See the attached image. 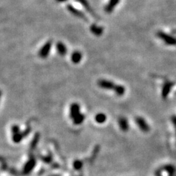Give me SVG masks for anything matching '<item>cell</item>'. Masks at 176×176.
Listing matches in <instances>:
<instances>
[{
    "label": "cell",
    "mask_w": 176,
    "mask_h": 176,
    "mask_svg": "<svg viewBox=\"0 0 176 176\" xmlns=\"http://www.w3.org/2000/svg\"><path fill=\"white\" fill-rule=\"evenodd\" d=\"M67 9L68 11L72 14H73L74 16L79 18V19H82V20L85 21L86 22H89V20L88 19V17L86 16V14L83 13H82L81 11L77 9L74 7L73 5H72L71 4H68L67 5Z\"/></svg>",
    "instance_id": "1"
},
{
    "label": "cell",
    "mask_w": 176,
    "mask_h": 176,
    "mask_svg": "<svg viewBox=\"0 0 176 176\" xmlns=\"http://www.w3.org/2000/svg\"><path fill=\"white\" fill-rule=\"evenodd\" d=\"M52 46V41L51 40L48 41L44 45L41 47L39 52H38V56L42 59H45L48 56L49 53L51 50Z\"/></svg>",
    "instance_id": "2"
},
{
    "label": "cell",
    "mask_w": 176,
    "mask_h": 176,
    "mask_svg": "<svg viewBox=\"0 0 176 176\" xmlns=\"http://www.w3.org/2000/svg\"><path fill=\"white\" fill-rule=\"evenodd\" d=\"M97 85L99 88L106 89V90H113L114 91L116 86L115 83H114L111 80H106V79H100L97 81Z\"/></svg>",
    "instance_id": "3"
},
{
    "label": "cell",
    "mask_w": 176,
    "mask_h": 176,
    "mask_svg": "<svg viewBox=\"0 0 176 176\" xmlns=\"http://www.w3.org/2000/svg\"><path fill=\"white\" fill-rule=\"evenodd\" d=\"M135 122L139 129L144 133H148L150 130V127L144 118L138 116L135 118Z\"/></svg>",
    "instance_id": "4"
},
{
    "label": "cell",
    "mask_w": 176,
    "mask_h": 176,
    "mask_svg": "<svg viewBox=\"0 0 176 176\" xmlns=\"http://www.w3.org/2000/svg\"><path fill=\"white\" fill-rule=\"evenodd\" d=\"M157 35L161 39L165 41V43L168 45H176V38L174 37L170 36L169 35L162 31L158 32Z\"/></svg>",
    "instance_id": "5"
},
{
    "label": "cell",
    "mask_w": 176,
    "mask_h": 176,
    "mask_svg": "<svg viewBox=\"0 0 176 176\" xmlns=\"http://www.w3.org/2000/svg\"><path fill=\"white\" fill-rule=\"evenodd\" d=\"M35 165H36V160L33 157L31 156L28 160V162L26 163L24 167L23 172L26 174H29L33 170V169L35 168Z\"/></svg>",
    "instance_id": "6"
},
{
    "label": "cell",
    "mask_w": 176,
    "mask_h": 176,
    "mask_svg": "<svg viewBox=\"0 0 176 176\" xmlns=\"http://www.w3.org/2000/svg\"><path fill=\"white\" fill-rule=\"evenodd\" d=\"M75 1L80 3V4L85 8V9L87 11L88 13L90 14L93 18H95V19H96L97 20L98 19V16L97 15V14L95 13V11H93V9L91 8L90 5H89V2L88 1V0H75Z\"/></svg>",
    "instance_id": "7"
},
{
    "label": "cell",
    "mask_w": 176,
    "mask_h": 176,
    "mask_svg": "<svg viewBox=\"0 0 176 176\" xmlns=\"http://www.w3.org/2000/svg\"><path fill=\"white\" fill-rule=\"evenodd\" d=\"M70 118L71 119H73L76 118L77 115H78L80 113V104L76 103H74L72 104H71L70 106Z\"/></svg>",
    "instance_id": "8"
},
{
    "label": "cell",
    "mask_w": 176,
    "mask_h": 176,
    "mask_svg": "<svg viewBox=\"0 0 176 176\" xmlns=\"http://www.w3.org/2000/svg\"><path fill=\"white\" fill-rule=\"evenodd\" d=\"M118 125L120 129L123 132H127L129 129V122L127 119L125 117H121L118 119Z\"/></svg>",
    "instance_id": "9"
},
{
    "label": "cell",
    "mask_w": 176,
    "mask_h": 176,
    "mask_svg": "<svg viewBox=\"0 0 176 176\" xmlns=\"http://www.w3.org/2000/svg\"><path fill=\"white\" fill-rule=\"evenodd\" d=\"M28 131L29 130L28 129L27 130H26L25 132H21V131H20L19 133L12 135V139H13V141L14 143H16V144H19V143H20L23 140L24 137L25 136V135L28 133Z\"/></svg>",
    "instance_id": "10"
},
{
    "label": "cell",
    "mask_w": 176,
    "mask_h": 176,
    "mask_svg": "<svg viewBox=\"0 0 176 176\" xmlns=\"http://www.w3.org/2000/svg\"><path fill=\"white\" fill-rule=\"evenodd\" d=\"M90 31L95 36L99 37L103 33L104 29L103 27L98 26L97 24H93L90 26Z\"/></svg>",
    "instance_id": "11"
},
{
    "label": "cell",
    "mask_w": 176,
    "mask_h": 176,
    "mask_svg": "<svg viewBox=\"0 0 176 176\" xmlns=\"http://www.w3.org/2000/svg\"><path fill=\"white\" fill-rule=\"evenodd\" d=\"M120 0H109L108 4L106 5L104 10L108 13H111L114 10L115 7L118 5Z\"/></svg>",
    "instance_id": "12"
},
{
    "label": "cell",
    "mask_w": 176,
    "mask_h": 176,
    "mask_svg": "<svg viewBox=\"0 0 176 176\" xmlns=\"http://www.w3.org/2000/svg\"><path fill=\"white\" fill-rule=\"evenodd\" d=\"M82 53L79 51H77V50L73 52L71 56V61H72V62L74 64L79 63L80 61L82 60Z\"/></svg>",
    "instance_id": "13"
},
{
    "label": "cell",
    "mask_w": 176,
    "mask_h": 176,
    "mask_svg": "<svg viewBox=\"0 0 176 176\" xmlns=\"http://www.w3.org/2000/svg\"><path fill=\"white\" fill-rule=\"evenodd\" d=\"M56 50H57L59 54L62 56L66 54L67 52L66 46H65V44L63 43H62V42H58V43L56 44Z\"/></svg>",
    "instance_id": "14"
},
{
    "label": "cell",
    "mask_w": 176,
    "mask_h": 176,
    "mask_svg": "<svg viewBox=\"0 0 176 176\" xmlns=\"http://www.w3.org/2000/svg\"><path fill=\"white\" fill-rule=\"evenodd\" d=\"M163 170L168 173V176H175L176 175V168L172 165H166L162 167Z\"/></svg>",
    "instance_id": "15"
},
{
    "label": "cell",
    "mask_w": 176,
    "mask_h": 176,
    "mask_svg": "<svg viewBox=\"0 0 176 176\" xmlns=\"http://www.w3.org/2000/svg\"><path fill=\"white\" fill-rule=\"evenodd\" d=\"M172 85L173 84L172 83L167 82L165 83V86H163L162 92V97L164 99H165V98H166V97H168L169 92L170 91V89H171Z\"/></svg>",
    "instance_id": "16"
},
{
    "label": "cell",
    "mask_w": 176,
    "mask_h": 176,
    "mask_svg": "<svg viewBox=\"0 0 176 176\" xmlns=\"http://www.w3.org/2000/svg\"><path fill=\"white\" fill-rule=\"evenodd\" d=\"M107 119L106 115L104 113H98V114L95 115V120L98 124H103L105 123Z\"/></svg>",
    "instance_id": "17"
},
{
    "label": "cell",
    "mask_w": 176,
    "mask_h": 176,
    "mask_svg": "<svg viewBox=\"0 0 176 176\" xmlns=\"http://www.w3.org/2000/svg\"><path fill=\"white\" fill-rule=\"evenodd\" d=\"M115 93L118 95V96H123V95L125 93V88L123 86L119 85V84H116V86L115 88L114 91Z\"/></svg>",
    "instance_id": "18"
},
{
    "label": "cell",
    "mask_w": 176,
    "mask_h": 176,
    "mask_svg": "<svg viewBox=\"0 0 176 176\" xmlns=\"http://www.w3.org/2000/svg\"><path fill=\"white\" fill-rule=\"evenodd\" d=\"M85 120V115L82 114V113H80V114L77 115L76 118H74L73 119V122L74 125H81L83 121Z\"/></svg>",
    "instance_id": "19"
},
{
    "label": "cell",
    "mask_w": 176,
    "mask_h": 176,
    "mask_svg": "<svg viewBox=\"0 0 176 176\" xmlns=\"http://www.w3.org/2000/svg\"><path fill=\"white\" fill-rule=\"evenodd\" d=\"M82 166H83V162L80 160H76L73 162V167L75 170H80L82 168Z\"/></svg>",
    "instance_id": "20"
},
{
    "label": "cell",
    "mask_w": 176,
    "mask_h": 176,
    "mask_svg": "<svg viewBox=\"0 0 176 176\" xmlns=\"http://www.w3.org/2000/svg\"><path fill=\"white\" fill-rule=\"evenodd\" d=\"M171 119H172V122L173 125H174V127L175 128V130L176 132V115H173Z\"/></svg>",
    "instance_id": "21"
},
{
    "label": "cell",
    "mask_w": 176,
    "mask_h": 176,
    "mask_svg": "<svg viewBox=\"0 0 176 176\" xmlns=\"http://www.w3.org/2000/svg\"><path fill=\"white\" fill-rule=\"evenodd\" d=\"M162 170H163L162 168V167L158 169L157 170H156L155 176H162Z\"/></svg>",
    "instance_id": "22"
},
{
    "label": "cell",
    "mask_w": 176,
    "mask_h": 176,
    "mask_svg": "<svg viewBox=\"0 0 176 176\" xmlns=\"http://www.w3.org/2000/svg\"><path fill=\"white\" fill-rule=\"evenodd\" d=\"M67 0H56V1H58L59 3H62V2H65Z\"/></svg>",
    "instance_id": "23"
},
{
    "label": "cell",
    "mask_w": 176,
    "mask_h": 176,
    "mask_svg": "<svg viewBox=\"0 0 176 176\" xmlns=\"http://www.w3.org/2000/svg\"><path fill=\"white\" fill-rule=\"evenodd\" d=\"M175 176H176V175H175Z\"/></svg>",
    "instance_id": "24"
}]
</instances>
